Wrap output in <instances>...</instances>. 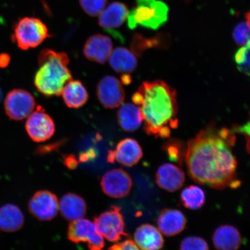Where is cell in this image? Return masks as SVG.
Here are the masks:
<instances>
[{"instance_id":"38","label":"cell","mask_w":250,"mask_h":250,"mask_svg":"<svg viewBox=\"0 0 250 250\" xmlns=\"http://www.w3.org/2000/svg\"><path fill=\"white\" fill-rule=\"evenodd\" d=\"M2 98V92L1 89L0 88V102H1V101Z\"/></svg>"},{"instance_id":"35","label":"cell","mask_w":250,"mask_h":250,"mask_svg":"<svg viewBox=\"0 0 250 250\" xmlns=\"http://www.w3.org/2000/svg\"><path fill=\"white\" fill-rule=\"evenodd\" d=\"M61 142H59L57 143L52 144L51 145L40 146L37 152L40 153V154H43V153H46L48 151H52V150L59 147V146H61Z\"/></svg>"},{"instance_id":"13","label":"cell","mask_w":250,"mask_h":250,"mask_svg":"<svg viewBox=\"0 0 250 250\" xmlns=\"http://www.w3.org/2000/svg\"><path fill=\"white\" fill-rule=\"evenodd\" d=\"M143 151L138 142L133 139L121 140L115 151H109L107 161L110 163L117 161L127 167L136 165L142 158Z\"/></svg>"},{"instance_id":"22","label":"cell","mask_w":250,"mask_h":250,"mask_svg":"<svg viewBox=\"0 0 250 250\" xmlns=\"http://www.w3.org/2000/svg\"><path fill=\"white\" fill-rule=\"evenodd\" d=\"M61 95L65 105L71 108L83 107L89 98L86 87L78 80L68 81L62 89Z\"/></svg>"},{"instance_id":"2","label":"cell","mask_w":250,"mask_h":250,"mask_svg":"<svg viewBox=\"0 0 250 250\" xmlns=\"http://www.w3.org/2000/svg\"><path fill=\"white\" fill-rule=\"evenodd\" d=\"M132 101L139 106L144 129L149 135L168 138L171 130L178 127L177 93L164 81L144 83Z\"/></svg>"},{"instance_id":"15","label":"cell","mask_w":250,"mask_h":250,"mask_svg":"<svg viewBox=\"0 0 250 250\" xmlns=\"http://www.w3.org/2000/svg\"><path fill=\"white\" fill-rule=\"evenodd\" d=\"M129 10L127 6L120 2H114L99 14V26L112 35L117 37L115 29L122 26L126 21Z\"/></svg>"},{"instance_id":"21","label":"cell","mask_w":250,"mask_h":250,"mask_svg":"<svg viewBox=\"0 0 250 250\" xmlns=\"http://www.w3.org/2000/svg\"><path fill=\"white\" fill-rule=\"evenodd\" d=\"M112 69L119 73L129 74L135 70L137 65L134 53L130 50L118 47L112 51L108 58Z\"/></svg>"},{"instance_id":"23","label":"cell","mask_w":250,"mask_h":250,"mask_svg":"<svg viewBox=\"0 0 250 250\" xmlns=\"http://www.w3.org/2000/svg\"><path fill=\"white\" fill-rule=\"evenodd\" d=\"M24 215L21 209L13 204H6L0 208V230L15 232L23 227Z\"/></svg>"},{"instance_id":"19","label":"cell","mask_w":250,"mask_h":250,"mask_svg":"<svg viewBox=\"0 0 250 250\" xmlns=\"http://www.w3.org/2000/svg\"><path fill=\"white\" fill-rule=\"evenodd\" d=\"M215 248L222 250H235L242 245V236L233 226H223L217 228L212 236Z\"/></svg>"},{"instance_id":"18","label":"cell","mask_w":250,"mask_h":250,"mask_svg":"<svg viewBox=\"0 0 250 250\" xmlns=\"http://www.w3.org/2000/svg\"><path fill=\"white\" fill-rule=\"evenodd\" d=\"M134 242L140 249L156 250L164 245V239L161 232L151 224H143L136 230Z\"/></svg>"},{"instance_id":"4","label":"cell","mask_w":250,"mask_h":250,"mask_svg":"<svg viewBox=\"0 0 250 250\" xmlns=\"http://www.w3.org/2000/svg\"><path fill=\"white\" fill-rule=\"evenodd\" d=\"M168 12L167 4L161 0H137L136 7L127 16L128 27L157 30L167 22Z\"/></svg>"},{"instance_id":"29","label":"cell","mask_w":250,"mask_h":250,"mask_svg":"<svg viewBox=\"0 0 250 250\" xmlns=\"http://www.w3.org/2000/svg\"><path fill=\"white\" fill-rule=\"evenodd\" d=\"M209 249L206 240L202 237L189 236L184 239L180 244V249L181 250H206Z\"/></svg>"},{"instance_id":"32","label":"cell","mask_w":250,"mask_h":250,"mask_svg":"<svg viewBox=\"0 0 250 250\" xmlns=\"http://www.w3.org/2000/svg\"><path fill=\"white\" fill-rule=\"evenodd\" d=\"M64 164L69 169L74 170L78 167L79 162L73 155H67L63 156Z\"/></svg>"},{"instance_id":"34","label":"cell","mask_w":250,"mask_h":250,"mask_svg":"<svg viewBox=\"0 0 250 250\" xmlns=\"http://www.w3.org/2000/svg\"><path fill=\"white\" fill-rule=\"evenodd\" d=\"M11 62V57L6 53L0 54V68H4L8 66Z\"/></svg>"},{"instance_id":"17","label":"cell","mask_w":250,"mask_h":250,"mask_svg":"<svg viewBox=\"0 0 250 250\" xmlns=\"http://www.w3.org/2000/svg\"><path fill=\"white\" fill-rule=\"evenodd\" d=\"M158 229L167 236H173L185 229L187 220L182 212L175 209L165 208L158 215Z\"/></svg>"},{"instance_id":"10","label":"cell","mask_w":250,"mask_h":250,"mask_svg":"<svg viewBox=\"0 0 250 250\" xmlns=\"http://www.w3.org/2000/svg\"><path fill=\"white\" fill-rule=\"evenodd\" d=\"M96 93L98 101L106 108L119 107L125 98L123 84L117 78L111 76H105L99 81Z\"/></svg>"},{"instance_id":"27","label":"cell","mask_w":250,"mask_h":250,"mask_svg":"<svg viewBox=\"0 0 250 250\" xmlns=\"http://www.w3.org/2000/svg\"><path fill=\"white\" fill-rule=\"evenodd\" d=\"M234 61L237 67L242 73L250 74V42L242 46L236 53Z\"/></svg>"},{"instance_id":"26","label":"cell","mask_w":250,"mask_h":250,"mask_svg":"<svg viewBox=\"0 0 250 250\" xmlns=\"http://www.w3.org/2000/svg\"><path fill=\"white\" fill-rule=\"evenodd\" d=\"M246 21H242L234 28L233 37L237 45L243 46L250 42V14L246 15Z\"/></svg>"},{"instance_id":"25","label":"cell","mask_w":250,"mask_h":250,"mask_svg":"<svg viewBox=\"0 0 250 250\" xmlns=\"http://www.w3.org/2000/svg\"><path fill=\"white\" fill-rule=\"evenodd\" d=\"M181 201L186 208L197 210L205 204V192L198 186H190L181 192Z\"/></svg>"},{"instance_id":"8","label":"cell","mask_w":250,"mask_h":250,"mask_svg":"<svg viewBox=\"0 0 250 250\" xmlns=\"http://www.w3.org/2000/svg\"><path fill=\"white\" fill-rule=\"evenodd\" d=\"M4 107L5 114L10 120L22 121L32 113L36 107V101L26 90L15 89L6 96Z\"/></svg>"},{"instance_id":"30","label":"cell","mask_w":250,"mask_h":250,"mask_svg":"<svg viewBox=\"0 0 250 250\" xmlns=\"http://www.w3.org/2000/svg\"><path fill=\"white\" fill-rule=\"evenodd\" d=\"M166 146V151L167 152L168 156L172 161L182 162L183 154L181 152V145L177 141H170Z\"/></svg>"},{"instance_id":"3","label":"cell","mask_w":250,"mask_h":250,"mask_svg":"<svg viewBox=\"0 0 250 250\" xmlns=\"http://www.w3.org/2000/svg\"><path fill=\"white\" fill-rule=\"evenodd\" d=\"M70 59L64 52L44 49L38 56L40 68L34 77L36 89L46 97L59 96L65 84L72 80L68 65Z\"/></svg>"},{"instance_id":"1","label":"cell","mask_w":250,"mask_h":250,"mask_svg":"<svg viewBox=\"0 0 250 250\" xmlns=\"http://www.w3.org/2000/svg\"><path fill=\"white\" fill-rule=\"evenodd\" d=\"M233 130L208 125L187 143L185 151L188 174L196 183L217 189L237 188V161L232 147Z\"/></svg>"},{"instance_id":"12","label":"cell","mask_w":250,"mask_h":250,"mask_svg":"<svg viewBox=\"0 0 250 250\" xmlns=\"http://www.w3.org/2000/svg\"><path fill=\"white\" fill-rule=\"evenodd\" d=\"M103 191L114 198H122L129 194L132 187L129 175L121 168L107 172L101 180Z\"/></svg>"},{"instance_id":"33","label":"cell","mask_w":250,"mask_h":250,"mask_svg":"<svg viewBox=\"0 0 250 250\" xmlns=\"http://www.w3.org/2000/svg\"><path fill=\"white\" fill-rule=\"evenodd\" d=\"M234 131L235 132H239V133H242L244 135L246 136L248 142H249V136H250V124H248L243 125L241 126L235 127L234 129Z\"/></svg>"},{"instance_id":"24","label":"cell","mask_w":250,"mask_h":250,"mask_svg":"<svg viewBox=\"0 0 250 250\" xmlns=\"http://www.w3.org/2000/svg\"><path fill=\"white\" fill-rule=\"evenodd\" d=\"M117 118L122 129L128 132L138 129L143 121L140 108L131 103L121 106L118 111Z\"/></svg>"},{"instance_id":"5","label":"cell","mask_w":250,"mask_h":250,"mask_svg":"<svg viewBox=\"0 0 250 250\" xmlns=\"http://www.w3.org/2000/svg\"><path fill=\"white\" fill-rule=\"evenodd\" d=\"M50 37L48 28L38 18L24 17L15 24L12 42L23 51L36 48Z\"/></svg>"},{"instance_id":"20","label":"cell","mask_w":250,"mask_h":250,"mask_svg":"<svg viewBox=\"0 0 250 250\" xmlns=\"http://www.w3.org/2000/svg\"><path fill=\"white\" fill-rule=\"evenodd\" d=\"M59 208L62 216L67 220L83 218L86 213V204L81 196L74 193H67L61 200Z\"/></svg>"},{"instance_id":"9","label":"cell","mask_w":250,"mask_h":250,"mask_svg":"<svg viewBox=\"0 0 250 250\" xmlns=\"http://www.w3.org/2000/svg\"><path fill=\"white\" fill-rule=\"evenodd\" d=\"M25 127L30 138L37 143L44 142L54 135L55 125L54 120L39 106L36 111L27 117Z\"/></svg>"},{"instance_id":"7","label":"cell","mask_w":250,"mask_h":250,"mask_svg":"<svg viewBox=\"0 0 250 250\" xmlns=\"http://www.w3.org/2000/svg\"><path fill=\"white\" fill-rule=\"evenodd\" d=\"M67 238L75 243L86 242L92 250H101L105 245L104 237L98 232L95 223L87 219L72 221L68 228Z\"/></svg>"},{"instance_id":"31","label":"cell","mask_w":250,"mask_h":250,"mask_svg":"<svg viewBox=\"0 0 250 250\" xmlns=\"http://www.w3.org/2000/svg\"><path fill=\"white\" fill-rule=\"evenodd\" d=\"M139 247L137 246L135 242L132 240H126L123 242L115 245L109 248V250H139Z\"/></svg>"},{"instance_id":"16","label":"cell","mask_w":250,"mask_h":250,"mask_svg":"<svg viewBox=\"0 0 250 250\" xmlns=\"http://www.w3.org/2000/svg\"><path fill=\"white\" fill-rule=\"evenodd\" d=\"M184 172L177 166L165 164L159 167L156 174V182L161 188L168 192L179 190L185 182Z\"/></svg>"},{"instance_id":"37","label":"cell","mask_w":250,"mask_h":250,"mask_svg":"<svg viewBox=\"0 0 250 250\" xmlns=\"http://www.w3.org/2000/svg\"><path fill=\"white\" fill-rule=\"evenodd\" d=\"M121 80L124 84H129L130 83L131 78L129 75L124 74V76L122 77Z\"/></svg>"},{"instance_id":"6","label":"cell","mask_w":250,"mask_h":250,"mask_svg":"<svg viewBox=\"0 0 250 250\" xmlns=\"http://www.w3.org/2000/svg\"><path fill=\"white\" fill-rule=\"evenodd\" d=\"M97 229L101 235L110 242H117L123 237H128L121 208L112 206L109 210L95 218Z\"/></svg>"},{"instance_id":"28","label":"cell","mask_w":250,"mask_h":250,"mask_svg":"<svg viewBox=\"0 0 250 250\" xmlns=\"http://www.w3.org/2000/svg\"><path fill=\"white\" fill-rule=\"evenodd\" d=\"M107 0H80L81 7L90 17L99 15L105 7Z\"/></svg>"},{"instance_id":"14","label":"cell","mask_w":250,"mask_h":250,"mask_svg":"<svg viewBox=\"0 0 250 250\" xmlns=\"http://www.w3.org/2000/svg\"><path fill=\"white\" fill-rule=\"evenodd\" d=\"M112 51V41L107 36L95 34L87 40L83 47V54L88 60L104 64Z\"/></svg>"},{"instance_id":"11","label":"cell","mask_w":250,"mask_h":250,"mask_svg":"<svg viewBox=\"0 0 250 250\" xmlns=\"http://www.w3.org/2000/svg\"><path fill=\"white\" fill-rule=\"evenodd\" d=\"M28 208L30 213L39 220H51L58 214V199L48 190H40L30 200Z\"/></svg>"},{"instance_id":"36","label":"cell","mask_w":250,"mask_h":250,"mask_svg":"<svg viewBox=\"0 0 250 250\" xmlns=\"http://www.w3.org/2000/svg\"><path fill=\"white\" fill-rule=\"evenodd\" d=\"M94 154H95V153L91 151L83 153V154H81L80 156V161L83 162L88 161L90 158H92V156H93Z\"/></svg>"}]
</instances>
